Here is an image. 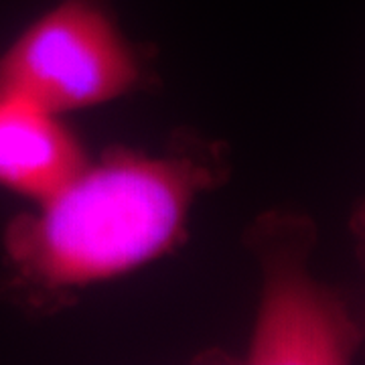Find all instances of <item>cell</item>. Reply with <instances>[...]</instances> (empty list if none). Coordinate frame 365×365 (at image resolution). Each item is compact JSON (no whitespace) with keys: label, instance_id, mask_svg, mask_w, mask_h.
Returning <instances> with one entry per match:
<instances>
[{"label":"cell","instance_id":"cell-3","mask_svg":"<svg viewBox=\"0 0 365 365\" xmlns=\"http://www.w3.org/2000/svg\"><path fill=\"white\" fill-rule=\"evenodd\" d=\"M0 81L59 116L150 86V63L112 0H57L0 53Z\"/></svg>","mask_w":365,"mask_h":365},{"label":"cell","instance_id":"cell-5","mask_svg":"<svg viewBox=\"0 0 365 365\" xmlns=\"http://www.w3.org/2000/svg\"><path fill=\"white\" fill-rule=\"evenodd\" d=\"M349 234L359 266L365 270V199H359L349 215Z\"/></svg>","mask_w":365,"mask_h":365},{"label":"cell","instance_id":"cell-1","mask_svg":"<svg viewBox=\"0 0 365 365\" xmlns=\"http://www.w3.org/2000/svg\"><path fill=\"white\" fill-rule=\"evenodd\" d=\"M230 177L225 148L175 134L158 155L112 148L2 232L0 292L51 314L83 288L138 270L179 246L203 193Z\"/></svg>","mask_w":365,"mask_h":365},{"label":"cell","instance_id":"cell-2","mask_svg":"<svg viewBox=\"0 0 365 365\" xmlns=\"http://www.w3.org/2000/svg\"><path fill=\"white\" fill-rule=\"evenodd\" d=\"M311 215L272 209L246 232L262 274L260 304L246 364L345 365L364 347V325L335 288L311 272L317 246Z\"/></svg>","mask_w":365,"mask_h":365},{"label":"cell","instance_id":"cell-4","mask_svg":"<svg viewBox=\"0 0 365 365\" xmlns=\"http://www.w3.org/2000/svg\"><path fill=\"white\" fill-rule=\"evenodd\" d=\"M88 155L63 116L0 81V187L41 201L69 181Z\"/></svg>","mask_w":365,"mask_h":365},{"label":"cell","instance_id":"cell-6","mask_svg":"<svg viewBox=\"0 0 365 365\" xmlns=\"http://www.w3.org/2000/svg\"><path fill=\"white\" fill-rule=\"evenodd\" d=\"M361 325H364V347H365V321L361 323Z\"/></svg>","mask_w":365,"mask_h":365}]
</instances>
